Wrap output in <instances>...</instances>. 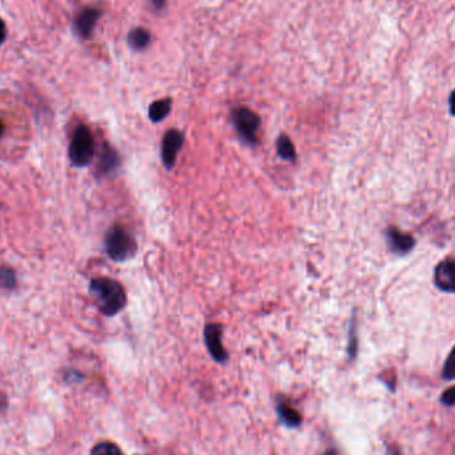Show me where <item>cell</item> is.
Returning <instances> with one entry per match:
<instances>
[{
    "label": "cell",
    "instance_id": "obj_24",
    "mask_svg": "<svg viewBox=\"0 0 455 455\" xmlns=\"http://www.w3.org/2000/svg\"><path fill=\"white\" fill-rule=\"evenodd\" d=\"M323 455H338V453H337V450L330 449V450H327V452H325Z\"/></svg>",
    "mask_w": 455,
    "mask_h": 455
},
{
    "label": "cell",
    "instance_id": "obj_4",
    "mask_svg": "<svg viewBox=\"0 0 455 455\" xmlns=\"http://www.w3.org/2000/svg\"><path fill=\"white\" fill-rule=\"evenodd\" d=\"M232 123L240 137L249 145H255L259 140L257 132L260 130V116L252 109L240 107L232 112Z\"/></svg>",
    "mask_w": 455,
    "mask_h": 455
},
{
    "label": "cell",
    "instance_id": "obj_20",
    "mask_svg": "<svg viewBox=\"0 0 455 455\" xmlns=\"http://www.w3.org/2000/svg\"><path fill=\"white\" fill-rule=\"evenodd\" d=\"M5 36H7V27H5V23L0 19V43L4 42Z\"/></svg>",
    "mask_w": 455,
    "mask_h": 455
},
{
    "label": "cell",
    "instance_id": "obj_5",
    "mask_svg": "<svg viewBox=\"0 0 455 455\" xmlns=\"http://www.w3.org/2000/svg\"><path fill=\"white\" fill-rule=\"evenodd\" d=\"M185 137L177 130H170L163 137L161 143V160L167 170H172L177 160V154L184 145Z\"/></svg>",
    "mask_w": 455,
    "mask_h": 455
},
{
    "label": "cell",
    "instance_id": "obj_15",
    "mask_svg": "<svg viewBox=\"0 0 455 455\" xmlns=\"http://www.w3.org/2000/svg\"><path fill=\"white\" fill-rule=\"evenodd\" d=\"M91 455H124L121 449L113 443V442H100L97 443L92 452Z\"/></svg>",
    "mask_w": 455,
    "mask_h": 455
},
{
    "label": "cell",
    "instance_id": "obj_7",
    "mask_svg": "<svg viewBox=\"0 0 455 455\" xmlns=\"http://www.w3.org/2000/svg\"><path fill=\"white\" fill-rule=\"evenodd\" d=\"M435 286L446 293H455V260L441 261L434 269Z\"/></svg>",
    "mask_w": 455,
    "mask_h": 455
},
{
    "label": "cell",
    "instance_id": "obj_26",
    "mask_svg": "<svg viewBox=\"0 0 455 455\" xmlns=\"http://www.w3.org/2000/svg\"><path fill=\"white\" fill-rule=\"evenodd\" d=\"M0 405H4V406H5V404H4V402H0Z\"/></svg>",
    "mask_w": 455,
    "mask_h": 455
},
{
    "label": "cell",
    "instance_id": "obj_11",
    "mask_svg": "<svg viewBox=\"0 0 455 455\" xmlns=\"http://www.w3.org/2000/svg\"><path fill=\"white\" fill-rule=\"evenodd\" d=\"M119 163H120V159H119L117 152L115 151L110 145H104V150L102 152V156H100V160L97 164V174L107 176L119 167Z\"/></svg>",
    "mask_w": 455,
    "mask_h": 455
},
{
    "label": "cell",
    "instance_id": "obj_2",
    "mask_svg": "<svg viewBox=\"0 0 455 455\" xmlns=\"http://www.w3.org/2000/svg\"><path fill=\"white\" fill-rule=\"evenodd\" d=\"M106 252L116 262L130 260L137 252V242L126 228L115 225L106 235Z\"/></svg>",
    "mask_w": 455,
    "mask_h": 455
},
{
    "label": "cell",
    "instance_id": "obj_17",
    "mask_svg": "<svg viewBox=\"0 0 455 455\" xmlns=\"http://www.w3.org/2000/svg\"><path fill=\"white\" fill-rule=\"evenodd\" d=\"M358 351V337H357V325L355 321H351V325L349 329V342H347V355L350 360H354L357 357Z\"/></svg>",
    "mask_w": 455,
    "mask_h": 455
},
{
    "label": "cell",
    "instance_id": "obj_16",
    "mask_svg": "<svg viewBox=\"0 0 455 455\" xmlns=\"http://www.w3.org/2000/svg\"><path fill=\"white\" fill-rule=\"evenodd\" d=\"M16 285V275L8 266L0 268V288L1 289H14Z\"/></svg>",
    "mask_w": 455,
    "mask_h": 455
},
{
    "label": "cell",
    "instance_id": "obj_21",
    "mask_svg": "<svg viewBox=\"0 0 455 455\" xmlns=\"http://www.w3.org/2000/svg\"><path fill=\"white\" fill-rule=\"evenodd\" d=\"M449 109H450V113L455 116V89L452 92L450 97H449Z\"/></svg>",
    "mask_w": 455,
    "mask_h": 455
},
{
    "label": "cell",
    "instance_id": "obj_9",
    "mask_svg": "<svg viewBox=\"0 0 455 455\" xmlns=\"http://www.w3.org/2000/svg\"><path fill=\"white\" fill-rule=\"evenodd\" d=\"M100 14L99 11L93 10V8H87L84 10L78 18H76V22H75V28L78 31V34L82 36V38H89L95 25H96V22L99 19Z\"/></svg>",
    "mask_w": 455,
    "mask_h": 455
},
{
    "label": "cell",
    "instance_id": "obj_14",
    "mask_svg": "<svg viewBox=\"0 0 455 455\" xmlns=\"http://www.w3.org/2000/svg\"><path fill=\"white\" fill-rule=\"evenodd\" d=\"M128 42L133 49H144L151 43V35L144 28H135L128 35Z\"/></svg>",
    "mask_w": 455,
    "mask_h": 455
},
{
    "label": "cell",
    "instance_id": "obj_12",
    "mask_svg": "<svg viewBox=\"0 0 455 455\" xmlns=\"http://www.w3.org/2000/svg\"><path fill=\"white\" fill-rule=\"evenodd\" d=\"M172 108V100L171 99H161L157 100L154 103H152L150 107V119L153 123H160L161 120H164Z\"/></svg>",
    "mask_w": 455,
    "mask_h": 455
},
{
    "label": "cell",
    "instance_id": "obj_1",
    "mask_svg": "<svg viewBox=\"0 0 455 455\" xmlns=\"http://www.w3.org/2000/svg\"><path fill=\"white\" fill-rule=\"evenodd\" d=\"M89 294L93 297L99 310L107 317L120 313L127 303L123 285L108 277L93 279L89 283Z\"/></svg>",
    "mask_w": 455,
    "mask_h": 455
},
{
    "label": "cell",
    "instance_id": "obj_23",
    "mask_svg": "<svg viewBox=\"0 0 455 455\" xmlns=\"http://www.w3.org/2000/svg\"><path fill=\"white\" fill-rule=\"evenodd\" d=\"M152 3V5L156 8V10H161L165 4V0H150Z\"/></svg>",
    "mask_w": 455,
    "mask_h": 455
},
{
    "label": "cell",
    "instance_id": "obj_25",
    "mask_svg": "<svg viewBox=\"0 0 455 455\" xmlns=\"http://www.w3.org/2000/svg\"><path fill=\"white\" fill-rule=\"evenodd\" d=\"M3 133H4V124H3V121L0 120V137L3 136Z\"/></svg>",
    "mask_w": 455,
    "mask_h": 455
},
{
    "label": "cell",
    "instance_id": "obj_3",
    "mask_svg": "<svg viewBox=\"0 0 455 455\" xmlns=\"http://www.w3.org/2000/svg\"><path fill=\"white\" fill-rule=\"evenodd\" d=\"M95 156V140L87 126H79L71 139L69 160L72 165L83 168L91 164Z\"/></svg>",
    "mask_w": 455,
    "mask_h": 455
},
{
    "label": "cell",
    "instance_id": "obj_19",
    "mask_svg": "<svg viewBox=\"0 0 455 455\" xmlns=\"http://www.w3.org/2000/svg\"><path fill=\"white\" fill-rule=\"evenodd\" d=\"M441 402L447 408L455 406V386H452L442 393Z\"/></svg>",
    "mask_w": 455,
    "mask_h": 455
},
{
    "label": "cell",
    "instance_id": "obj_6",
    "mask_svg": "<svg viewBox=\"0 0 455 455\" xmlns=\"http://www.w3.org/2000/svg\"><path fill=\"white\" fill-rule=\"evenodd\" d=\"M205 345L209 354L218 364H225L228 360V353L222 347V327L218 324H208L204 329Z\"/></svg>",
    "mask_w": 455,
    "mask_h": 455
},
{
    "label": "cell",
    "instance_id": "obj_18",
    "mask_svg": "<svg viewBox=\"0 0 455 455\" xmlns=\"http://www.w3.org/2000/svg\"><path fill=\"white\" fill-rule=\"evenodd\" d=\"M442 377L446 381H453L455 380V347L453 350L450 351V354L447 355L445 364H443V369H442Z\"/></svg>",
    "mask_w": 455,
    "mask_h": 455
},
{
    "label": "cell",
    "instance_id": "obj_10",
    "mask_svg": "<svg viewBox=\"0 0 455 455\" xmlns=\"http://www.w3.org/2000/svg\"><path fill=\"white\" fill-rule=\"evenodd\" d=\"M277 415L283 426L286 428H299L303 422L300 412H297L292 405L285 401H279L277 404Z\"/></svg>",
    "mask_w": 455,
    "mask_h": 455
},
{
    "label": "cell",
    "instance_id": "obj_22",
    "mask_svg": "<svg viewBox=\"0 0 455 455\" xmlns=\"http://www.w3.org/2000/svg\"><path fill=\"white\" fill-rule=\"evenodd\" d=\"M385 455H402V453H401V450H399L398 447H395V446H389Z\"/></svg>",
    "mask_w": 455,
    "mask_h": 455
},
{
    "label": "cell",
    "instance_id": "obj_13",
    "mask_svg": "<svg viewBox=\"0 0 455 455\" xmlns=\"http://www.w3.org/2000/svg\"><path fill=\"white\" fill-rule=\"evenodd\" d=\"M277 153L285 161H290V163L296 161L297 154H296L294 144L292 143V140L286 135H281L277 139Z\"/></svg>",
    "mask_w": 455,
    "mask_h": 455
},
{
    "label": "cell",
    "instance_id": "obj_8",
    "mask_svg": "<svg viewBox=\"0 0 455 455\" xmlns=\"http://www.w3.org/2000/svg\"><path fill=\"white\" fill-rule=\"evenodd\" d=\"M386 241H388V245H389L391 252L395 255H399V256L408 255L415 246V240L412 236L398 231L394 226H390L386 231Z\"/></svg>",
    "mask_w": 455,
    "mask_h": 455
}]
</instances>
